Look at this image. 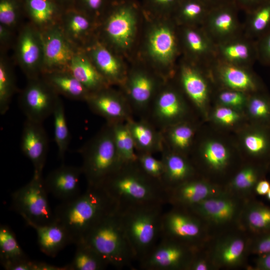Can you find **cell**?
<instances>
[{"mask_svg":"<svg viewBox=\"0 0 270 270\" xmlns=\"http://www.w3.org/2000/svg\"><path fill=\"white\" fill-rule=\"evenodd\" d=\"M116 206L102 188L87 186L84 194L58 205L54 215L76 245L83 241L92 228Z\"/></svg>","mask_w":270,"mask_h":270,"instance_id":"6da1fadb","label":"cell"},{"mask_svg":"<svg viewBox=\"0 0 270 270\" xmlns=\"http://www.w3.org/2000/svg\"><path fill=\"white\" fill-rule=\"evenodd\" d=\"M118 206L167 204L162 182L142 172L136 162L121 166L100 186Z\"/></svg>","mask_w":270,"mask_h":270,"instance_id":"7a4b0ae2","label":"cell"},{"mask_svg":"<svg viewBox=\"0 0 270 270\" xmlns=\"http://www.w3.org/2000/svg\"><path fill=\"white\" fill-rule=\"evenodd\" d=\"M164 204H145L118 206V210L136 261L144 259L162 236Z\"/></svg>","mask_w":270,"mask_h":270,"instance_id":"3957f363","label":"cell"},{"mask_svg":"<svg viewBox=\"0 0 270 270\" xmlns=\"http://www.w3.org/2000/svg\"><path fill=\"white\" fill-rule=\"evenodd\" d=\"M83 241L108 265L118 269L131 267L136 260L120 219L118 206L92 228Z\"/></svg>","mask_w":270,"mask_h":270,"instance_id":"277c9868","label":"cell"},{"mask_svg":"<svg viewBox=\"0 0 270 270\" xmlns=\"http://www.w3.org/2000/svg\"><path fill=\"white\" fill-rule=\"evenodd\" d=\"M82 174L87 186L100 187L121 166L116 147L112 127L106 122L80 149Z\"/></svg>","mask_w":270,"mask_h":270,"instance_id":"5b68a950","label":"cell"},{"mask_svg":"<svg viewBox=\"0 0 270 270\" xmlns=\"http://www.w3.org/2000/svg\"><path fill=\"white\" fill-rule=\"evenodd\" d=\"M138 10L129 1L110 3L99 21L97 39L110 49L124 50L132 44Z\"/></svg>","mask_w":270,"mask_h":270,"instance_id":"8992f818","label":"cell"},{"mask_svg":"<svg viewBox=\"0 0 270 270\" xmlns=\"http://www.w3.org/2000/svg\"><path fill=\"white\" fill-rule=\"evenodd\" d=\"M42 176L34 174L31 180L12 194V206L27 225L42 226L54 222Z\"/></svg>","mask_w":270,"mask_h":270,"instance_id":"52a82bcc","label":"cell"},{"mask_svg":"<svg viewBox=\"0 0 270 270\" xmlns=\"http://www.w3.org/2000/svg\"><path fill=\"white\" fill-rule=\"evenodd\" d=\"M14 58L27 80L41 76L44 50L40 32L30 22L22 24L15 38Z\"/></svg>","mask_w":270,"mask_h":270,"instance_id":"ba28073f","label":"cell"},{"mask_svg":"<svg viewBox=\"0 0 270 270\" xmlns=\"http://www.w3.org/2000/svg\"><path fill=\"white\" fill-rule=\"evenodd\" d=\"M197 247L161 237L152 250L139 262L144 270H188Z\"/></svg>","mask_w":270,"mask_h":270,"instance_id":"9c48e42d","label":"cell"},{"mask_svg":"<svg viewBox=\"0 0 270 270\" xmlns=\"http://www.w3.org/2000/svg\"><path fill=\"white\" fill-rule=\"evenodd\" d=\"M60 99V95L40 76L28 80L18 103L26 119L42 123L52 115Z\"/></svg>","mask_w":270,"mask_h":270,"instance_id":"30bf717a","label":"cell"},{"mask_svg":"<svg viewBox=\"0 0 270 270\" xmlns=\"http://www.w3.org/2000/svg\"><path fill=\"white\" fill-rule=\"evenodd\" d=\"M200 218L187 208L174 206L164 212L162 220V236L197 247L203 234Z\"/></svg>","mask_w":270,"mask_h":270,"instance_id":"8fae6325","label":"cell"},{"mask_svg":"<svg viewBox=\"0 0 270 270\" xmlns=\"http://www.w3.org/2000/svg\"><path fill=\"white\" fill-rule=\"evenodd\" d=\"M234 2L210 10L201 27L216 46L244 34Z\"/></svg>","mask_w":270,"mask_h":270,"instance_id":"7c38bea8","label":"cell"},{"mask_svg":"<svg viewBox=\"0 0 270 270\" xmlns=\"http://www.w3.org/2000/svg\"><path fill=\"white\" fill-rule=\"evenodd\" d=\"M179 26L180 48L185 59L210 70L217 59L216 45L201 26Z\"/></svg>","mask_w":270,"mask_h":270,"instance_id":"4fadbf2b","label":"cell"},{"mask_svg":"<svg viewBox=\"0 0 270 270\" xmlns=\"http://www.w3.org/2000/svg\"><path fill=\"white\" fill-rule=\"evenodd\" d=\"M40 34L44 50L42 73L70 70L72 58L79 50L66 39L60 24Z\"/></svg>","mask_w":270,"mask_h":270,"instance_id":"5bb4252c","label":"cell"},{"mask_svg":"<svg viewBox=\"0 0 270 270\" xmlns=\"http://www.w3.org/2000/svg\"><path fill=\"white\" fill-rule=\"evenodd\" d=\"M90 109L106 122H126L134 118V112L125 96L108 87L90 93L86 101Z\"/></svg>","mask_w":270,"mask_h":270,"instance_id":"9a60e30c","label":"cell"},{"mask_svg":"<svg viewBox=\"0 0 270 270\" xmlns=\"http://www.w3.org/2000/svg\"><path fill=\"white\" fill-rule=\"evenodd\" d=\"M174 24H159L151 30L148 38V50L158 64L172 66L180 50L179 30Z\"/></svg>","mask_w":270,"mask_h":270,"instance_id":"2e32d148","label":"cell"},{"mask_svg":"<svg viewBox=\"0 0 270 270\" xmlns=\"http://www.w3.org/2000/svg\"><path fill=\"white\" fill-rule=\"evenodd\" d=\"M185 112L184 102L179 93L170 88L158 92L148 110V120L162 130L176 124Z\"/></svg>","mask_w":270,"mask_h":270,"instance_id":"e0dca14e","label":"cell"},{"mask_svg":"<svg viewBox=\"0 0 270 270\" xmlns=\"http://www.w3.org/2000/svg\"><path fill=\"white\" fill-rule=\"evenodd\" d=\"M98 26L96 22L73 7L64 10L60 23L66 39L82 50L97 38Z\"/></svg>","mask_w":270,"mask_h":270,"instance_id":"ac0fdd59","label":"cell"},{"mask_svg":"<svg viewBox=\"0 0 270 270\" xmlns=\"http://www.w3.org/2000/svg\"><path fill=\"white\" fill-rule=\"evenodd\" d=\"M224 88L252 94L260 92V83L248 68L226 62L216 59L210 68Z\"/></svg>","mask_w":270,"mask_h":270,"instance_id":"d6986e66","label":"cell"},{"mask_svg":"<svg viewBox=\"0 0 270 270\" xmlns=\"http://www.w3.org/2000/svg\"><path fill=\"white\" fill-rule=\"evenodd\" d=\"M21 149L32 164L34 174L42 176L48 149V138L42 123L26 119L23 126Z\"/></svg>","mask_w":270,"mask_h":270,"instance_id":"ffe728a7","label":"cell"},{"mask_svg":"<svg viewBox=\"0 0 270 270\" xmlns=\"http://www.w3.org/2000/svg\"><path fill=\"white\" fill-rule=\"evenodd\" d=\"M126 96L132 109L134 113L146 114L158 92L155 79L149 74L142 70L132 73L124 82Z\"/></svg>","mask_w":270,"mask_h":270,"instance_id":"44dd1931","label":"cell"},{"mask_svg":"<svg viewBox=\"0 0 270 270\" xmlns=\"http://www.w3.org/2000/svg\"><path fill=\"white\" fill-rule=\"evenodd\" d=\"M82 174L81 167L62 165L44 179L46 189L62 202L71 200L80 194V182Z\"/></svg>","mask_w":270,"mask_h":270,"instance_id":"7402d4cb","label":"cell"},{"mask_svg":"<svg viewBox=\"0 0 270 270\" xmlns=\"http://www.w3.org/2000/svg\"><path fill=\"white\" fill-rule=\"evenodd\" d=\"M209 71L185 58L180 66L179 75L182 88L199 108L206 105L209 97L210 86L206 76Z\"/></svg>","mask_w":270,"mask_h":270,"instance_id":"603a6c76","label":"cell"},{"mask_svg":"<svg viewBox=\"0 0 270 270\" xmlns=\"http://www.w3.org/2000/svg\"><path fill=\"white\" fill-rule=\"evenodd\" d=\"M83 51L110 85L125 82L126 78L122 64L112 50L97 38Z\"/></svg>","mask_w":270,"mask_h":270,"instance_id":"cb8c5ba5","label":"cell"},{"mask_svg":"<svg viewBox=\"0 0 270 270\" xmlns=\"http://www.w3.org/2000/svg\"><path fill=\"white\" fill-rule=\"evenodd\" d=\"M220 195L216 188L192 178L167 191V204L189 208L204 200Z\"/></svg>","mask_w":270,"mask_h":270,"instance_id":"d4e9b609","label":"cell"},{"mask_svg":"<svg viewBox=\"0 0 270 270\" xmlns=\"http://www.w3.org/2000/svg\"><path fill=\"white\" fill-rule=\"evenodd\" d=\"M217 59L222 62L251 68L257 61L255 40L244 34L216 46Z\"/></svg>","mask_w":270,"mask_h":270,"instance_id":"484cf974","label":"cell"},{"mask_svg":"<svg viewBox=\"0 0 270 270\" xmlns=\"http://www.w3.org/2000/svg\"><path fill=\"white\" fill-rule=\"evenodd\" d=\"M22 0L24 15L40 32L60 24L65 9L54 0Z\"/></svg>","mask_w":270,"mask_h":270,"instance_id":"4316f807","label":"cell"},{"mask_svg":"<svg viewBox=\"0 0 270 270\" xmlns=\"http://www.w3.org/2000/svg\"><path fill=\"white\" fill-rule=\"evenodd\" d=\"M160 153L164 164L162 182L166 191L193 178V168L182 154L164 146Z\"/></svg>","mask_w":270,"mask_h":270,"instance_id":"83f0119b","label":"cell"},{"mask_svg":"<svg viewBox=\"0 0 270 270\" xmlns=\"http://www.w3.org/2000/svg\"><path fill=\"white\" fill-rule=\"evenodd\" d=\"M132 136L137 153L161 152L164 148L161 131L144 118H134L126 122Z\"/></svg>","mask_w":270,"mask_h":270,"instance_id":"f1b7e54d","label":"cell"},{"mask_svg":"<svg viewBox=\"0 0 270 270\" xmlns=\"http://www.w3.org/2000/svg\"><path fill=\"white\" fill-rule=\"evenodd\" d=\"M188 209L200 218L220 224L234 218L238 206L234 200L220 195L204 200Z\"/></svg>","mask_w":270,"mask_h":270,"instance_id":"f546056e","label":"cell"},{"mask_svg":"<svg viewBox=\"0 0 270 270\" xmlns=\"http://www.w3.org/2000/svg\"><path fill=\"white\" fill-rule=\"evenodd\" d=\"M30 226L36 231L40 250L48 256H56L64 247L72 244L68 232L56 220L48 224Z\"/></svg>","mask_w":270,"mask_h":270,"instance_id":"4dcf8cb0","label":"cell"},{"mask_svg":"<svg viewBox=\"0 0 270 270\" xmlns=\"http://www.w3.org/2000/svg\"><path fill=\"white\" fill-rule=\"evenodd\" d=\"M41 76L58 95L86 102L90 92L70 70L43 72Z\"/></svg>","mask_w":270,"mask_h":270,"instance_id":"1f68e13d","label":"cell"},{"mask_svg":"<svg viewBox=\"0 0 270 270\" xmlns=\"http://www.w3.org/2000/svg\"><path fill=\"white\" fill-rule=\"evenodd\" d=\"M70 70L90 93L110 86L82 50L73 56Z\"/></svg>","mask_w":270,"mask_h":270,"instance_id":"d6a6232c","label":"cell"},{"mask_svg":"<svg viewBox=\"0 0 270 270\" xmlns=\"http://www.w3.org/2000/svg\"><path fill=\"white\" fill-rule=\"evenodd\" d=\"M210 10L200 0H182L172 16L178 26H201Z\"/></svg>","mask_w":270,"mask_h":270,"instance_id":"836d02e7","label":"cell"},{"mask_svg":"<svg viewBox=\"0 0 270 270\" xmlns=\"http://www.w3.org/2000/svg\"><path fill=\"white\" fill-rule=\"evenodd\" d=\"M111 124L116 147L122 164L136 162L138 154L126 122Z\"/></svg>","mask_w":270,"mask_h":270,"instance_id":"e575fe53","label":"cell"},{"mask_svg":"<svg viewBox=\"0 0 270 270\" xmlns=\"http://www.w3.org/2000/svg\"><path fill=\"white\" fill-rule=\"evenodd\" d=\"M16 91L14 71L6 52L0 54V112L8 110L13 95Z\"/></svg>","mask_w":270,"mask_h":270,"instance_id":"d590c367","label":"cell"},{"mask_svg":"<svg viewBox=\"0 0 270 270\" xmlns=\"http://www.w3.org/2000/svg\"><path fill=\"white\" fill-rule=\"evenodd\" d=\"M74 258L66 265L68 270H102L108 264L90 246L84 241L76 244Z\"/></svg>","mask_w":270,"mask_h":270,"instance_id":"8d00e7d4","label":"cell"},{"mask_svg":"<svg viewBox=\"0 0 270 270\" xmlns=\"http://www.w3.org/2000/svg\"><path fill=\"white\" fill-rule=\"evenodd\" d=\"M160 131L164 146L180 154L190 147L194 136L193 128L183 123L176 124Z\"/></svg>","mask_w":270,"mask_h":270,"instance_id":"74e56055","label":"cell"},{"mask_svg":"<svg viewBox=\"0 0 270 270\" xmlns=\"http://www.w3.org/2000/svg\"><path fill=\"white\" fill-rule=\"evenodd\" d=\"M246 14L243 24L244 34L256 40L270 26V0Z\"/></svg>","mask_w":270,"mask_h":270,"instance_id":"f35d334b","label":"cell"},{"mask_svg":"<svg viewBox=\"0 0 270 270\" xmlns=\"http://www.w3.org/2000/svg\"><path fill=\"white\" fill-rule=\"evenodd\" d=\"M245 245L244 240L241 238H228L218 246L215 252L216 260L219 264L224 266H236L242 260Z\"/></svg>","mask_w":270,"mask_h":270,"instance_id":"ab89813d","label":"cell"},{"mask_svg":"<svg viewBox=\"0 0 270 270\" xmlns=\"http://www.w3.org/2000/svg\"><path fill=\"white\" fill-rule=\"evenodd\" d=\"M52 115L54 141L58 148V158L63 160L70 144V135L67 124L64 106L60 98L56 106Z\"/></svg>","mask_w":270,"mask_h":270,"instance_id":"60d3db41","label":"cell"},{"mask_svg":"<svg viewBox=\"0 0 270 270\" xmlns=\"http://www.w3.org/2000/svg\"><path fill=\"white\" fill-rule=\"evenodd\" d=\"M28 258L18 244L16 236L6 225L0 226V259L1 264Z\"/></svg>","mask_w":270,"mask_h":270,"instance_id":"b9f144b4","label":"cell"},{"mask_svg":"<svg viewBox=\"0 0 270 270\" xmlns=\"http://www.w3.org/2000/svg\"><path fill=\"white\" fill-rule=\"evenodd\" d=\"M249 228L257 235L270 232V208L258 202L252 204L246 214Z\"/></svg>","mask_w":270,"mask_h":270,"instance_id":"7bdbcfd3","label":"cell"},{"mask_svg":"<svg viewBox=\"0 0 270 270\" xmlns=\"http://www.w3.org/2000/svg\"><path fill=\"white\" fill-rule=\"evenodd\" d=\"M24 14L22 0H0V24L18 31Z\"/></svg>","mask_w":270,"mask_h":270,"instance_id":"ee69618b","label":"cell"},{"mask_svg":"<svg viewBox=\"0 0 270 270\" xmlns=\"http://www.w3.org/2000/svg\"><path fill=\"white\" fill-rule=\"evenodd\" d=\"M265 128H260L247 134L244 144L254 156L263 158L270 154V134Z\"/></svg>","mask_w":270,"mask_h":270,"instance_id":"f6af8a7d","label":"cell"},{"mask_svg":"<svg viewBox=\"0 0 270 270\" xmlns=\"http://www.w3.org/2000/svg\"><path fill=\"white\" fill-rule=\"evenodd\" d=\"M204 162L214 170L224 168L228 163L229 154L225 146L220 142L211 141L206 144L202 150Z\"/></svg>","mask_w":270,"mask_h":270,"instance_id":"bcb514c9","label":"cell"},{"mask_svg":"<svg viewBox=\"0 0 270 270\" xmlns=\"http://www.w3.org/2000/svg\"><path fill=\"white\" fill-rule=\"evenodd\" d=\"M252 94L248 100L250 114L264 126L270 124V98L260 91Z\"/></svg>","mask_w":270,"mask_h":270,"instance_id":"7dc6e473","label":"cell"},{"mask_svg":"<svg viewBox=\"0 0 270 270\" xmlns=\"http://www.w3.org/2000/svg\"><path fill=\"white\" fill-rule=\"evenodd\" d=\"M110 4L109 0H74L73 8L98 24Z\"/></svg>","mask_w":270,"mask_h":270,"instance_id":"c3c4849f","label":"cell"},{"mask_svg":"<svg viewBox=\"0 0 270 270\" xmlns=\"http://www.w3.org/2000/svg\"><path fill=\"white\" fill-rule=\"evenodd\" d=\"M137 154L136 163L140 169L148 176L162 182L164 172V164L162 160L156 158L152 154Z\"/></svg>","mask_w":270,"mask_h":270,"instance_id":"681fc988","label":"cell"},{"mask_svg":"<svg viewBox=\"0 0 270 270\" xmlns=\"http://www.w3.org/2000/svg\"><path fill=\"white\" fill-rule=\"evenodd\" d=\"M261 170L256 168L248 166L240 171L232 182V186L239 190H249L254 188L261 179Z\"/></svg>","mask_w":270,"mask_h":270,"instance_id":"f907efd6","label":"cell"},{"mask_svg":"<svg viewBox=\"0 0 270 270\" xmlns=\"http://www.w3.org/2000/svg\"><path fill=\"white\" fill-rule=\"evenodd\" d=\"M2 265L7 270H66V266H58L42 262L31 260L28 258Z\"/></svg>","mask_w":270,"mask_h":270,"instance_id":"816d5d0a","label":"cell"},{"mask_svg":"<svg viewBox=\"0 0 270 270\" xmlns=\"http://www.w3.org/2000/svg\"><path fill=\"white\" fill-rule=\"evenodd\" d=\"M256 42L257 61L270 66V26Z\"/></svg>","mask_w":270,"mask_h":270,"instance_id":"f5cc1de1","label":"cell"},{"mask_svg":"<svg viewBox=\"0 0 270 270\" xmlns=\"http://www.w3.org/2000/svg\"><path fill=\"white\" fill-rule=\"evenodd\" d=\"M246 93L225 88L218 94V99L223 104L227 106H242L246 100Z\"/></svg>","mask_w":270,"mask_h":270,"instance_id":"db71d44e","label":"cell"},{"mask_svg":"<svg viewBox=\"0 0 270 270\" xmlns=\"http://www.w3.org/2000/svg\"><path fill=\"white\" fill-rule=\"evenodd\" d=\"M182 0H146V6L156 13L173 14Z\"/></svg>","mask_w":270,"mask_h":270,"instance_id":"11a10c76","label":"cell"},{"mask_svg":"<svg viewBox=\"0 0 270 270\" xmlns=\"http://www.w3.org/2000/svg\"><path fill=\"white\" fill-rule=\"evenodd\" d=\"M214 116L218 122L226 125H231L239 118V114L230 108L224 106L216 108Z\"/></svg>","mask_w":270,"mask_h":270,"instance_id":"9f6ffc18","label":"cell"},{"mask_svg":"<svg viewBox=\"0 0 270 270\" xmlns=\"http://www.w3.org/2000/svg\"><path fill=\"white\" fill-rule=\"evenodd\" d=\"M258 236L252 244V252L258 255L270 252V232Z\"/></svg>","mask_w":270,"mask_h":270,"instance_id":"6f0895ef","label":"cell"},{"mask_svg":"<svg viewBox=\"0 0 270 270\" xmlns=\"http://www.w3.org/2000/svg\"><path fill=\"white\" fill-rule=\"evenodd\" d=\"M15 31L0 24V52H6L14 44Z\"/></svg>","mask_w":270,"mask_h":270,"instance_id":"680465c9","label":"cell"},{"mask_svg":"<svg viewBox=\"0 0 270 270\" xmlns=\"http://www.w3.org/2000/svg\"><path fill=\"white\" fill-rule=\"evenodd\" d=\"M269 0H234L239 9L248 14Z\"/></svg>","mask_w":270,"mask_h":270,"instance_id":"91938a15","label":"cell"},{"mask_svg":"<svg viewBox=\"0 0 270 270\" xmlns=\"http://www.w3.org/2000/svg\"><path fill=\"white\" fill-rule=\"evenodd\" d=\"M210 268V265L206 262V260L203 258L198 256L196 251L188 265V270H208Z\"/></svg>","mask_w":270,"mask_h":270,"instance_id":"94428289","label":"cell"},{"mask_svg":"<svg viewBox=\"0 0 270 270\" xmlns=\"http://www.w3.org/2000/svg\"><path fill=\"white\" fill-rule=\"evenodd\" d=\"M256 268L260 270H270V252L259 255Z\"/></svg>","mask_w":270,"mask_h":270,"instance_id":"6125c7cd","label":"cell"},{"mask_svg":"<svg viewBox=\"0 0 270 270\" xmlns=\"http://www.w3.org/2000/svg\"><path fill=\"white\" fill-rule=\"evenodd\" d=\"M256 192L261 196H266L270 189V183L266 180H260L255 186Z\"/></svg>","mask_w":270,"mask_h":270,"instance_id":"be15d7a7","label":"cell"},{"mask_svg":"<svg viewBox=\"0 0 270 270\" xmlns=\"http://www.w3.org/2000/svg\"><path fill=\"white\" fill-rule=\"evenodd\" d=\"M210 9L222 5L234 2V0H200ZM235 3V2H234Z\"/></svg>","mask_w":270,"mask_h":270,"instance_id":"e7e4bbea","label":"cell"},{"mask_svg":"<svg viewBox=\"0 0 270 270\" xmlns=\"http://www.w3.org/2000/svg\"><path fill=\"white\" fill-rule=\"evenodd\" d=\"M64 9L73 7L74 0H54Z\"/></svg>","mask_w":270,"mask_h":270,"instance_id":"03108f58","label":"cell"},{"mask_svg":"<svg viewBox=\"0 0 270 270\" xmlns=\"http://www.w3.org/2000/svg\"><path fill=\"white\" fill-rule=\"evenodd\" d=\"M267 199L269 200H270V190H268V192L266 194V195Z\"/></svg>","mask_w":270,"mask_h":270,"instance_id":"003e7915","label":"cell"}]
</instances>
